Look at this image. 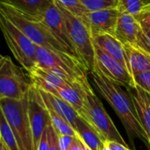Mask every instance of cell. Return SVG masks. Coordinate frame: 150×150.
Here are the masks:
<instances>
[{
  "mask_svg": "<svg viewBox=\"0 0 150 150\" xmlns=\"http://www.w3.org/2000/svg\"><path fill=\"white\" fill-rule=\"evenodd\" d=\"M90 73L96 89L115 111L131 141L138 138L149 148L147 134L140 123L130 95L122 90L120 84L110 80L98 70L93 69Z\"/></svg>",
  "mask_w": 150,
  "mask_h": 150,
  "instance_id": "6da1fadb",
  "label": "cell"
},
{
  "mask_svg": "<svg viewBox=\"0 0 150 150\" xmlns=\"http://www.w3.org/2000/svg\"><path fill=\"white\" fill-rule=\"evenodd\" d=\"M81 90L85 105L84 120L101 136L105 142H115L128 147V144L123 139L111 117L106 112L103 104L95 94L88 78L81 83Z\"/></svg>",
  "mask_w": 150,
  "mask_h": 150,
  "instance_id": "7a4b0ae2",
  "label": "cell"
},
{
  "mask_svg": "<svg viewBox=\"0 0 150 150\" xmlns=\"http://www.w3.org/2000/svg\"><path fill=\"white\" fill-rule=\"evenodd\" d=\"M0 108L16 138L19 150H36L27 112V95L21 100L0 99Z\"/></svg>",
  "mask_w": 150,
  "mask_h": 150,
  "instance_id": "3957f363",
  "label": "cell"
},
{
  "mask_svg": "<svg viewBox=\"0 0 150 150\" xmlns=\"http://www.w3.org/2000/svg\"><path fill=\"white\" fill-rule=\"evenodd\" d=\"M37 67L48 69L69 83L87 78V69L77 59L62 52L37 46Z\"/></svg>",
  "mask_w": 150,
  "mask_h": 150,
  "instance_id": "277c9868",
  "label": "cell"
},
{
  "mask_svg": "<svg viewBox=\"0 0 150 150\" xmlns=\"http://www.w3.org/2000/svg\"><path fill=\"white\" fill-rule=\"evenodd\" d=\"M0 30L16 61L30 73L37 66V46L1 11Z\"/></svg>",
  "mask_w": 150,
  "mask_h": 150,
  "instance_id": "5b68a950",
  "label": "cell"
},
{
  "mask_svg": "<svg viewBox=\"0 0 150 150\" xmlns=\"http://www.w3.org/2000/svg\"><path fill=\"white\" fill-rule=\"evenodd\" d=\"M0 11L3 12L36 46L42 47L55 52L67 54L65 49L40 21L33 20L25 17L20 11L1 1Z\"/></svg>",
  "mask_w": 150,
  "mask_h": 150,
  "instance_id": "8992f818",
  "label": "cell"
},
{
  "mask_svg": "<svg viewBox=\"0 0 150 150\" xmlns=\"http://www.w3.org/2000/svg\"><path fill=\"white\" fill-rule=\"evenodd\" d=\"M55 4L63 16L70 40L80 60L86 67L88 72L92 71L95 67V50L93 38L89 27L57 3Z\"/></svg>",
  "mask_w": 150,
  "mask_h": 150,
  "instance_id": "52a82bcc",
  "label": "cell"
},
{
  "mask_svg": "<svg viewBox=\"0 0 150 150\" xmlns=\"http://www.w3.org/2000/svg\"><path fill=\"white\" fill-rule=\"evenodd\" d=\"M22 70L9 56L0 58V99L25 98L31 87Z\"/></svg>",
  "mask_w": 150,
  "mask_h": 150,
  "instance_id": "ba28073f",
  "label": "cell"
},
{
  "mask_svg": "<svg viewBox=\"0 0 150 150\" xmlns=\"http://www.w3.org/2000/svg\"><path fill=\"white\" fill-rule=\"evenodd\" d=\"M40 21L47 28V30L54 37V39L65 49V51L67 52L68 54L77 59L78 61H80L82 62V61L80 60L76 49L70 40L65 20H64L63 16H62L61 11L59 10L57 4H55V2L53 4H51L45 11V12L41 16Z\"/></svg>",
  "mask_w": 150,
  "mask_h": 150,
  "instance_id": "9c48e42d",
  "label": "cell"
},
{
  "mask_svg": "<svg viewBox=\"0 0 150 150\" xmlns=\"http://www.w3.org/2000/svg\"><path fill=\"white\" fill-rule=\"evenodd\" d=\"M95 50V67L94 69L98 70L105 76L115 83L124 85L126 88L135 87L133 76L128 70L123 67L118 61L104 52L99 47L94 43Z\"/></svg>",
  "mask_w": 150,
  "mask_h": 150,
  "instance_id": "30bf717a",
  "label": "cell"
},
{
  "mask_svg": "<svg viewBox=\"0 0 150 150\" xmlns=\"http://www.w3.org/2000/svg\"><path fill=\"white\" fill-rule=\"evenodd\" d=\"M115 37L123 45H132L150 54V45L142 25L137 19L130 14H120Z\"/></svg>",
  "mask_w": 150,
  "mask_h": 150,
  "instance_id": "8fae6325",
  "label": "cell"
},
{
  "mask_svg": "<svg viewBox=\"0 0 150 150\" xmlns=\"http://www.w3.org/2000/svg\"><path fill=\"white\" fill-rule=\"evenodd\" d=\"M27 112L33 142L37 150L38 143L46 127L50 122V119L38 89L33 84L27 93Z\"/></svg>",
  "mask_w": 150,
  "mask_h": 150,
  "instance_id": "7c38bea8",
  "label": "cell"
},
{
  "mask_svg": "<svg viewBox=\"0 0 150 150\" xmlns=\"http://www.w3.org/2000/svg\"><path fill=\"white\" fill-rule=\"evenodd\" d=\"M120 14L116 8L89 12V28L92 38L103 34L115 36Z\"/></svg>",
  "mask_w": 150,
  "mask_h": 150,
  "instance_id": "4fadbf2b",
  "label": "cell"
},
{
  "mask_svg": "<svg viewBox=\"0 0 150 150\" xmlns=\"http://www.w3.org/2000/svg\"><path fill=\"white\" fill-rule=\"evenodd\" d=\"M128 94L130 95L138 119L142 127H143L148 140L149 144L150 142V94L143 91L138 86L134 88L127 87Z\"/></svg>",
  "mask_w": 150,
  "mask_h": 150,
  "instance_id": "5bb4252c",
  "label": "cell"
},
{
  "mask_svg": "<svg viewBox=\"0 0 150 150\" xmlns=\"http://www.w3.org/2000/svg\"><path fill=\"white\" fill-rule=\"evenodd\" d=\"M93 41L104 52H105L107 54L118 61L130 73L129 64L124 49V45L115 36L110 34L98 35L93 37Z\"/></svg>",
  "mask_w": 150,
  "mask_h": 150,
  "instance_id": "9a60e30c",
  "label": "cell"
},
{
  "mask_svg": "<svg viewBox=\"0 0 150 150\" xmlns=\"http://www.w3.org/2000/svg\"><path fill=\"white\" fill-rule=\"evenodd\" d=\"M9 4L25 17L40 21L45 11L54 3V0H0Z\"/></svg>",
  "mask_w": 150,
  "mask_h": 150,
  "instance_id": "2e32d148",
  "label": "cell"
},
{
  "mask_svg": "<svg viewBox=\"0 0 150 150\" xmlns=\"http://www.w3.org/2000/svg\"><path fill=\"white\" fill-rule=\"evenodd\" d=\"M40 97L44 103L48 105L50 107H52L59 115H61L75 130L76 127V121L77 118L79 117L76 112L62 98H61L58 96H55L54 94L46 92L44 91H41L38 89Z\"/></svg>",
  "mask_w": 150,
  "mask_h": 150,
  "instance_id": "e0dca14e",
  "label": "cell"
},
{
  "mask_svg": "<svg viewBox=\"0 0 150 150\" xmlns=\"http://www.w3.org/2000/svg\"><path fill=\"white\" fill-rule=\"evenodd\" d=\"M124 49L129 64L132 76L136 74L150 71V54L147 51L134 47L132 45H124Z\"/></svg>",
  "mask_w": 150,
  "mask_h": 150,
  "instance_id": "ac0fdd59",
  "label": "cell"
},
{
  "mask_svg": "<svg viewBox=\"0 0 150 150\" xmlns=\"http://www.w3.org/2000/svg\"><path fill=\"white\" fill-rule=\"evenodd\" d=\"M75 131L77 137L91 150L103 149L105 141L84 120L80 117H78L76 121Z\"/></svg>",
  "mask_w": 150,
  "mask_h": 150,
  "instance_id": "d6986e66",
  "label": "cell"
},
{
  "mask_svg": "<svg viewBox=\"0 0 150 150\" xmlns=\"http://www.w3.org/2000/svg\"><path fill=\"white\" fill-rule=\"evenodd\" d=\"M44 104H45L47 112L48 113L50 122H51L52 126L54 127V128L55 129V131L58 133V134L69 135V136H77L76 131L74 130V128L61 115H59L48 105H47L46 103H44Z\"/></svg>",
  "mask_w": 150,
  "mask_h": 150,
  "instance_id": "ffe728a7",
  "label": "cell"
},
{
  "mask_svg": "<svg viewBox=\"0 0 150 150\" xmlns=\"http://www.w3.org/2000/svg\"><path fill=\"white\" fill-rule=\"evenodd\" d=\"M54 1L62 8L67 10L69 12H70L72 15L82 20L89 27V19H88L89 11L83 5L80 0H54Z\"/></svg>",
  "mask_w": 150,
  "mask_h": 150,
  "instance_id": "44dd1931",
  "label": "cell"
},
{
  "mask_svg": "<svg viewBox=\"0 0 150 150\" xmlns=\"http://www.w3.org/2000/svg\"><path fill=\"white\" fill-rule=\"evenodd\" d=\"M0 137L8 150H19L16 138L0 108Z\"/></svg>",
  "mask_w": 150,
  "mask_h": 150,
  "instance_id": "7402d4cb",
  "label": "cell"
},
{
  "mask_svg": "<svg viewBox=\"0 0 150 150\" xmlns=\"http://www.w3.org/2000/svg\"><path fill=\"white\" fill-rule=\"evenodd\" d=\"M145 6H147V4L144 0H118L117 9L120 13H127L136 17Z\"/></svg>",
  "mask_w": 150,
  "mask_h": 150,
  "instance_id": "603a6c76",
  "label": "cell"
},
{
  "mask_svg": "<svg viewBox=\"0 0 150 150\" xmlns=\"http://www.w3.org/2000/svg\"><path fill=\"white\" fill-rule=\"evenodd\" d=\"M89 12L106 9H117L118 0H80Z\"/></svg>",
  "mask_w": 150,
  "mask_h": 150,
  "instance_id": "cb8c5ba5",
  "label": "cell"
},
{
  "mask_svg": "<svg viewBox=\"0 0 150 150\" xmlns=\"http://www.w3.org/2000/svg\"><path fill=\"white\" fill-rule=\"evenodd\" d=\"M135 86L140 87L150 94V71L136 74L133 76Z\"/></svg>",
  "mask_w": 150,
  "mask_h": 150,
  "instance_id": "d4e9b609",
  "label": "cell"
},
{
  "mask_svg": "<svg viewBox=\"0 0 150 150\" xmlns=\"http://www.w3.org/2000/svg\"><path fill=\"white\" fill-rule=\"evenodd\" d=\"M47 131H48V142L49 148L48 150H61L58 140V134L52 126L51 122L47 124Z\"/></svg>",
  "mask_w": 150,
  "mask_h": 150,
  "instance_id": "484cf974",
  "label": "cell"
},
{
  "mask_svg": "<svg viewBox=\"0 0 150 150\" xmlns=\"http://www.w3.org/2000/svg\"><path fill=\"white\" fill-rule=\"evenodd\" d=\"M137 21L142 25V29H150V11H142L139 15L134 17Z\"/></svg>",
  "mask_w": 150,
  "mask_h": 150,
  "instance_id": "4316f807",
  "label": "cell"
},
{
  "mask_svg": "<svg viewBox=\"0 0 150 150\" xmlns=\"http://www.w3.org/2000/svg\"><path fill=\"white\" fill-rule=\"evenodd\" d=\"M58 134V133H57ZM76 136H69V135H62L58 134V140H59V145L61 150H67L71 143L74 141V138Z\"/></svg>",
  "mask_w": 150,
  "mask_h": 150,
  "instance_id": "83f0119b",
  "label": "cell"
},
{
  "mask_svg": "<svg viewBox=\"0 0 150 150\" xmlns=\"http://www.w3.org/2000/svg\"><path fill=\"white\" fill-rule=\"evenodd\" d=\"M48 148H49V142H48V131L47 126L38 143L37 150H48Z\"/></svg>",
  "mask_w": 150,
  "mask_h": 150,
  "instance_id": "f1b7e54d",
  "label": "cell"
},
{
  "mask_svg": "<svg viewBox=\"0 0 150 150\" xmlns=\"http://www.w3.org/2000/svg\"><path fill=\"white\" fill-rule=\"evenodd\" d=\"M105 142L111 150H131L128 147H126L120 143H118L115 142H108V141H105Z\"/></svg>",
  "mask_w": 150,
  "mask_h": 150,
  "instance_id": "f546056e",
  "label": "cell"
},
{
  "mask_svg": "<svg viewBox=\"0 0 150 150\" xmlns=\"http://www.w3.org/2000/svg\"><path fill=\"white\" fill-rule=\"evenodd\" d=\"M67 150H82V141L77 136H76L73 142Z\"/></svg>",
  "mask_w": 150,
  "mask_h": 150,
  "instance_id": "4dcf8cb0",
  "label": "cell"
},
{
  "mask_svg": "<svg viewBox=\"0 0 150 150\" xmlns=\"http://www.w3.org/2000/svg\"><path fill=\"white\" fill-rule=\"evenodd\" d=\"M143 31H144V33H145L147 38H148V40H149V43L150 45V29H145V30H143Z\"/></svg>",
  "mask_w": 150,
  "mask_h": 150,
  "instance_id": "1f68e13d",
  "label": "cell"
},
{
  "mask_svg": "<svg viewBox=\"0 0 150 150\" xmlns=\"http://www.w3.org/2000/svg\"><path fill=\"white\" fill-rule=\"evenodd\" d=\"M0 150H8L7 149V148L5 147L4 143L3 142V141H2V139H1V137H0Z\"/></svg>",
  "mask_w": 150,
  "mask_h": 150,
  "instance_id": "d6a6232c",
  "label": "cell"
},
{
  "mask_svg": "<svg viewBox=\"0 0 150 150\" xmlns=\"http://www.w3.org/2000/svg\"><path fill=\"white\" fill-rule=\"evenodd\" d=\"M102 150H111V149L109 148V146L107 145L106 142H105V144H104V147H103V149Z\"/></svg>",
  "mask_w": 150,
  "mask_h": 150,
  "instance_id": "836d02e7",
  "label": "cell"
},
{
  "mask_svg": "<svg viewBox=\"0 0 150 150\" xmlns=\"http://www.w3.org/2000/svg\"><path fill=\"white\" fill-rule=\"evenodd\" d=\"M82 150H91L83 142H82Z\"/></svg>",
  "mask_w": 150,
  "mask_h": 150,
  "instance_id": "e575fe53",
  "label": "cell"
},
{
  "mask_svg": "<svg viewBox=\"0 0 150 150\" xmlns=\"http://www.w3.org/2000/svg\"><path fill=\"white\" fill-rule=\"evenodd\" d=\"M150 11V4H148L147 6H145V8L142 10V11Z\"/></svg>",
  "mask_w": 150,
  "mask_h": 150,
  "instance_id": "d590c367",
  "label": "cell"
},
{
  "mask_svg": "<svg viewBox=\"0 0 150 150\" xmlns=\"http://www.w3.org/2000/svg\"><path fill=\"white\" fill-rule=\"evenodd\" d=\"M144 1L146 2V4H147V5H148V4H150V0H144Z\"/></svg>",
  "mask_w": 150,
  "mask_h": 150,
  "instance_id": "8d00e7d4",
  "label": "cell"
},
{
  "mask_svg": "<svg viewBox=\"0 0 150 150\" xmlns=\"http://www.w3.org/2000/svg\"><path fill=\"white\" fill-rule=\"evenodd\" d=\"M2 56H3V55H2V54H0V58H1V57H2Z\"/></svg>",
  "mask_w": 150,
  "mask_h": 150,
  "instance_id": "74e56055",
  "label": "cell"
},
{
  "mask_svg": "<svg viewBox=\"0 0 150 150\" xmlns=\"http://www.w3.org/2000/svg\"><path fill=\"white\" fill-rule=\"evenodd\" d=\"M149 149H150V142H149Z\"/></svg>",
  "mask_w": 150,
  "mask_h": 150,
  "instance_id": "f35d334b",
  "label": "cell"
}]
</instances>
